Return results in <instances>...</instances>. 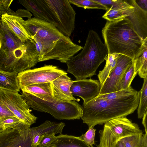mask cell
Returning <instances> with one entry per match:
<instances>
[{"instance_id":"cell-1","label":"cell","mask_w":147,"mask_h":147,"mask_svg":"<svg viewBox=\"0 0 147 147\" xmlns=\"http://www.w3.org/2000/svg\"><path fill=\"white\" fill-rule=\"evenodd\" d=\"M22 23L34 43L38 62L56 60L66 63L83 48L45 20L34 17L22 19Z\"/></svg>"},{"instance_id":"cell-2","label":"cell","mask_w":147,"mask_h":147,"mask_svg":"<svg viewBox=\"0 0 147 147\" xmlns=\"http://www.w3.org/2000/svg\"><path fill=\"white\" fill-rule=\"evenodd\" d=\"M0 37V70L18 74L30 69L38 62L33 40L22 42L1 20Z\"/></svg>"},{"instance_id":"cell-3","label":"cell","mask_w":147,"mask_h":147,"mask_svg":"<svg viewBox=\"0 0 147 147\" xmlns=\"http://www.w3.org/2000/svg\"><path fill=\"white\" fill-rule=\"evenodd\" d=\"M139 93L111 99H94L83 104L81 118L88 128L102 125L117 118L126 117L137 108Z\"/></svg>"},{"instance_id":"cell-4","label":"cell","mask_w":147,"mask_h":147,"mask_svg":"<svg viewBox=\"0 0 147 147\" xmlns=\"http://www.w3.org/2000/svg\"><path fill=\"white\" fill-rule=\"evenodd\" d=\"M108 54H121L135 60L139 54L144 40L125 18L113 21L107 20L102 31Z\"/></svg>"},{"instance_id":"cell-5","label":"cell","mask_w":147,"mask_h":147,"mask_svg":"<svg viewBox=\"0 0 147 147\" xmlns=\"http://www.w3.org/2000/svg\"><path fill=\"white\" fill-rule=\"evenodd\" d=\"M82 50L66 63L67 71L76 80L86 79L96 75V70L108 54L105 45L97 33L92 30L89 31Z\"/></svg>"},{"instance_id":"cell-6","label":"cell","mask_w":147,"mask_h":147,"mask_svg":"<svg viewBox=\"0 0 147 147\" xmlns=\"http://www.w3.org/2000/svg\"><path fill=\"white\" fill-rule=\"evenodd\" d=\"M21 96L30 108L49 113L57 119H79L82 115V106L75 101H65L55 98L53 100H46L24 91Z\"/></svg>"},{"instance_id":"cell-7","label":"cell","mask_w":147,"mask_h":147,"mask_svg":"<svg viewBox=\"0 0 147 147\" xmlns=\"http://www.w3.org/2000/svg\"><path fill=\"white\" fill-rule=\"evenodd\" d=\"M57 29L70 38L75 28L76 13L68 0H35Z\"/></svg>"},{"instance_id":"cell-8","label":"cell","mask_w":147,"mask_h":147,"mask_svg":"<svg viewBox=\"0 0 147 147\" xmlns=\"http://www.w3.org/2000/svg\"><path fill=\"white\" fill-rule=\"evenodd\" d=\"M99 143L97 147H115L121 139L133 135L143 134L138 124L133 123L126 117L111 119L104 123L99 131Z\"/></svg>"},{"instance_id":"cell-9","label":"cell","mask_w":147,"mask_h":147,"mask_svg":"<svg viewBox=\"0 0 147 147\" xmlns=\"http://www.w3.org/2000/svg\"><path fill=\"white\" fill-rule=\"evenodd\" d=\"M67 73L57 66L45 65L30 69L18 74L20 89L25 86L36 84L51 82L61 75Z\"/></svg>"},{"instance_id":"cell-10","label":"cell","mask_w":147,"mask_h":147,"mask_svg":"<svg viewBox=\"0 0 147 147\" xmlns=\"http://www.w3.org/2000/svg\"><path fill=\"white\" fill-rule=\"evenodd\" d=\"M0 100L15 115L29 126L35 123L37 118L18 92L0 88Z\"/></svg>"},{"instance_id":"cell-11","label":"cell","mask_w":147,"mask_h":147,"mask_svg":"<svg viewBox=\"0 0 147 147\" xmlns=\"http://www.w3.org/2000/svg\"><path fill=\"white\" fill-rule=\"evenodd\" d=\"M30 126L3 130L0 132V147H38L32 144Z\"/></svg>"},{"instance_id":"cell-12","label":"cell","mask_w":147,"mask_h":147,"mask_svg":"<svg viewBox=\"0 0 147 147\" xmlns=\"http://www.w3.org/2000/svg\"><path fill=\"white\" fill-rule=\"evenodd\" d=\"M133 62V60L130 57L119 54L116 65L101 87L99 94L117 91L122 77Z\"/></svg>"},{"instance_id":"cell-13","label":"cell","mask_w":147,"mask_h":147,"mask_svg":"<svg viewBox=\"0 0 147 147\" xmlns=\"http://www.w3.org/2000/svg\"><path fill=\"white\" fill-rule=\"evenodd\" d=\"M101 88L98 80L91 79L73 81L71 87L73 96H78L86 103L96 97L100 94Z\"/></svg>"},{"instance_id":"cell-14","label":"cell","mask_w":147,"mask_h":147,"mask_svg":"<svg viewBox=\"0 0 147 147\" xmlns=\"http://www.w3.org/2000/svg\"><path fill=\"white\" fill-rule=\"evenodd\" d=\"M134 7L133 11L125 18L131 22L133 29L144 41L147 40V11L140 8L135 0L127 1Z\"/></svg>"},{"instance_id":"cell-15","label":"cell","mask_w":147,"mask_h":147,"mask_svg":"<svg viewBox=\"0 0 147 147\" xmlns=\"http://www.w3.org/2000/svg\"><path fill=\"white\" fill-rule=\"evenodd\" d=\"M67 73L63 74L51 82L53 96L55 98L65 101H78L71 94V87L73 83Z\"/></svg>"},{"instance_id":"cell-16","label":"cell","mask_w":147,"mask_h":147,"mask_svg":"<svg viewBox=\"0 0 147 147\" xmlns=\"http://www.w3.org/2000/svg\"><path fill=\"white\" fill-rule=\"evenodd\" d=\"M22 18L7 13L1 16V20L4 22L9 28L22 41L32 40L30 36L22 23Z\"/></svg>"},{"instance_id":"cell-17","label":"cell","mask_w":147,"mask_h":147,"mask_svg":"<svg viewBox=\"0 0 147 147\" xmlns=\"http://www.w3.org/2000/svg\"><path fill=\"white\" fill-rule=\"evenodd\" d=\"M47 147H91L89 145L73 136L61 134Z\"/></svg>"},{"instance_id":"cell-18","label":"cell","mask_w":147,"mask_h":147,"mask_svg":"<svg viewBox=\"0 0 147 147\" xmlns=\"http://www.w3.org/2000/svg\"><path fill=\"white\" fill-rule=\"evenodd\" d=\"M65 126V123L63 122L58 123L47 120L38 126L30 127V134H37L41 137L47 134L52 133L60 134Z\"/></svg>"},{"instance_id":"cell-19","label":"cell","mask_w":147,"mask_h":147,"mask_svg":"<svg viewBox=\"0 0 147 147\" xmlns=\"http://www.w3.org/2000/svg\"><path fill=\"white\" fill-rule=\"evenodd\" d=\"M0 88L18 92L20 88L18 74L0 70Z\"/></svg>"},{"instance_id":"cell-20","label":"cell","mask_w":147,"mask_h":147,"mask_svg":"<svg viewBox=\"0 0 147 147\" xmlns=\"http://www.w3.org/2000/svg\"><path fill=\"white\" fill-rule=\"evenodd\" d=\"M22 90V91L33 94L39 98L44 96L54 97L51 82L30 85L24 87Z\"/></svg>"},{"instance_id":"cell-21","label":"cell","mask_w":147,"mask_h":147,"mask_svg":"<svg viewBox=\"0 0 147 147\" xmlns=\"http://www.w3.org/2000/svg\"><path fill=\"white\" fill-rule=\"evenodd\" d=\"M19 2L26 10L31 12L34 17L45 20L54 25L49 16L37 4L35 0H20Z\"/></svg>"},{"instance_id":"cell-22","label":"cell","mask_w":147,"mask_h":147,"mask_svg":"<svg viewBox=\"0 0 147 147\" xmlns=\"http://www.w3.org/2000/svg\"><path fill=\"white\" fill-rule=\"evenodd\" d=\"M133 62L139 76L143 79L147 77V41L144 43L139 54Z\"/></svg>"},{"instance_id":"cell-23","label":"cell","mask_w":147,"mask_h":147,"mask_svg":"<svg viewBox=\"0 0 147 147\" xmlns=\"http://www.w3.org/2000/svg\"><path fill=\"white\" fill-rule=\"evenodd\" d=\"M118 55V54H108L105 60L106 63L105 65L102 70L99 71L98 75L101 87L115 66Z\"/></svg>"},{"instance_id":"cell-24","label":"cell","mask_w":147,"mask_h":147,"mask_svg":"<svg viewBox=\"0 0 147 147\" xmlns=\"http://www.w3.org/2000/svg\"><path fill=\"white\" fill-rule=\"evenodd\" d=\"M134 9V7L132 5L130 7L121 9L110 8L106 11L102 18L109 21H115L129 16Z\"/></svg>"},{"instance_id":"cell-25","label":"cell","mask_w":147,"mask_h":147,"mask_svg":"<svg viewBox=\"0 0 147 147\" xmlns=\"http://www.w3.org/2000/svg\"><path fill=\"white\" fill-rule=\"evenodd\" d=\"M133 62L127 69L122 77L117 88V91L131 88V82L138 74Z\"/></svg>"},{"instance_id":"cell-26","label":"cell","mask_w":147,"mask_h":147,"mask_svg":"<svg viewBox=\"0 0 147 147\" xmlns=\"http://www.w3.org/2000/svg\"><path fill=\"white\" fill-rule=\"evenodd\" d=\"M139 93V99L137 114L138 118L141 119L147 111V77L144 78L143 84Z\"/></svg>"},{"instance_id":"cell-27","label":"cell","mask_w":147,"mask_h":147,"mask_svg":"<svg viewBox=\"0 0 147 147\" xmlns=\"http://www.w3.org/2000/svg\"><path fill=\"white\" fill-rule=\"evenodd\" d=\"M27 125H28L16 117L0 118V127L3 130L18 129Z\"/></svg>"},{"instance_id":"cell-28","label":"cell","mask_w":147,"mask_h":147,"mask_svg":"<svg viewBox=\"0 0 147 147\" xmlns=\"http://www.w3.org/2000/svg\"><path fill=\"white\" fill-rule=\"evenodd\" d=\"M71 4L84 9H97L107 10V7L103 5L95 0H68Z\"/></svg>"},{"instance_id":"cell-29","label":"cell","mask_w":147,"mask_h":147,"mask_svg":"<svg viewBox=\"0 0 147 147\" xmlns=\"http://www.w3.org/2000/svg\"><path fill=\"white\" fill-rule=\"evenodd\" d=\"M143 134H137L124 137L120 140L126 147H141Z\"/></svg>"},{"instance_id":"cell-30","label":"cell","mask_w":147,"mask_h":147,"mask_svg":"<svg viewBox=\"0 0 147 147\" xmlns=\"http://www.w3.org/2000/svg\"><path fill=\"white\" fill-rule=\"evenodd\" d=\"M137 91L131 87L128 89L121 90L111 93L99 94L95 98L111 99L117 98L126 95L132 94L136 93Z\"/></svg>"},{"instance_id":"cell-31","label":"cell","mask_w":147,"mask_h":147,"mask_svg":"<svg viewBox=\"0 0 147 147\" xmlns=\"http://www.w3.org/2000/svg\"><path fill=\"white\" fill-rule=\"evenodd\" d=\"M104 6L107 10L110 8H119L128 6L129 3L126 0H95Z\"/></svg>"},{"instance_id":"cell-32","label":"cell","mask_w":147,"mask_h":147,"mask_svg":"<svg viewBox=\"0 0 147 147\" xmlns=\"http://www.w3.org/2000/svg\"><path fill=\"white\" fill-rule=\"evenodd\" d=\"M96 130L94 127L88 128V130L84 134L78 138L91 147H93V145L95 144L94 139Z\"/></svg>"},{"instance_id":"cell-33","label":"cell","mask_w":147,"mask_h":147,"mask_svg":"<svg viewBox=\"0 0 147 147\" xmlns=\"http://www.w3.org/2000/svg\"><path fill=\"white\" fill-rule=\"evenodd\" d=\"M55 134L54 133H52L44 135L38 147H47L56 139Z\"/></svg>"},{"instance_id":"cell-34","label":"cell","mask_w":147,"mask_h":147,"mask_svg":"<svg viewBox=\"0 0 147 147\" xmlns=\"http://www.w3.org/2000/svg\"><path fill=\"white\" fill-rule=\"evenodd\" d=\"M16 116L0 100V118Z\"/></svg>"},{"instance_id":"cell-35","label":"cell","mask_w":147,"mask_h":147,"mask_svg":"<svg viewBox=\"0 0 147 147\" xmlns=\"http://www.w3.org/2000/svg\"><path fill=\"white\" fill-rule=\"evenodd\" d=\"M138 2H136L139 6L142 9L146 11H147V0H139L136 1Z\"/></svg>"},{"instance_id":"cell-36","label":"cell","mask_w":147,"mask_h":147,"mask_svg":"<svg viewBox=\"0 0 147 147\" xmlns=\"http://www.w3.org/2000/svg\"><path fill=\"white\" fill-rule=\"evenodd\" d=\"M147 111L144 113L142 118V123L144 127L145 133H147Z\"/></svg>"},{"instance_id":"cell-37","label":"cell","mask_w":147,"mask_h":147,"mask_svg":"<svg viewBox=\"0 0 147 147\" xmlns=\"http://www.w3.org/2000/svg\"><path fill=\"white\" fill-rule=\"evenodd\" d=\"M141 147H147V133L142 134Z\"/></svg>"},{"instance_id":"cell-38","label":"cell","mask_w":147,"mask_h":147,"mask_svg":"<svg viewBox=\"0 0 147 147\" xmlns=\"http://www.w3.org/2000/svg\"><path fill=\"white\" fill-rule=\"evenodd\" d=\"M115 147H126L123 143L120 140L116 144Z\"/></svg>"},{"instance_id":"cell-39","label":"cell","mask_w":147,"mask_h":147,"mask_svg":"<svg viewBox=\"0 0 147 147\" xmlns=\"http://www.w3.org/2000/svg\"><path fill=\"white\" fill-rule=\"evenodd\" d=\"M1 40L0 37V49L1 47Z\"/></svg>"},{"instance_id":"cell-40","label":"cell","mask_w":147,"mask_h":147,"mask_svg":"<svg viewBox=\"0 0 147 147\" xmlns=\"http://www.w3.org/2000/svg\"><path fill=\"white\" fill-rule=\"evenodd\" d=\"M3 129H1L0 127V132Z\"/></svg>"},{"instance_id":"cell-41","label":"cell","mask_w":147,"mask_h":147,"mask_svg":"<svg viewBox=\"0 0 147 147\" xmlns=\"http://www.w3.org/2000/svg\"><path fill=\"white\" fill-rule=\"evenodd\" d=\"M1 20V16H0V21Z\"/></svg>"}]
</instances>
